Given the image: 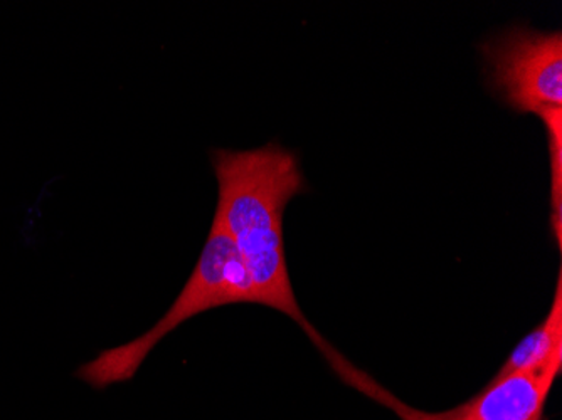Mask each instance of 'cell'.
Instances as JSON below:
<instances>
[{
    "instance_id": "6da1fadb",
    "label": "cell",
    "mask_w": 562,
    "mask_h": 420,
    "mask_svg": "<svg viewBox=\"0 0 562 420\" xmlns=\"http://www.w3.org/2000/svg\"><path fill=\"white\" fill-rule=\"evenodd\" d=\"M211 163L217 182L214 217L229 232L241 254L257 305L292 318L347 384L368 390L372 381L357 374L353 366L328 345L306 320L293 292L283 217L290 201L308 189L299 155L278 141H268L251 150L216 148L211 151Z\"/></svg>"
},
{
    "instance_id": "7a4b0ae2",
    "label": "cell",
    "mask_w": 562,
    "mask_h": 420,
    "mask_svg": "<svg viewBox=\"0 0 562 420\" xmlns=\"http://www.w3.org/2000/svg\"><path fill=\"white\" fill-rule=\"evenodd\" d=\"M257 305L251 277L223 224L214 217L206 245L176 302L140 337L98 353L76 371V377L97 390L131 382L160 341L186 321L221 306Z\"/></svg>"
},
{
    "instance_id": "3957f363",
    "label": "cell",
    "mask_w": 562,
    "mask_h": 420,
    "mask_svg": "<svg viewBox=\"0 0 562 420\" xmlns=\"http://www.w3.org/2000/svg\"><path fill=\"white\" fill-rule=\"evenodd\" d=\"M495 97L517 113L562 109L561 31L513 25L480 46Z\"/></svg>"
},
{
    "instance_id": "277c9868",
    "label": "cell",
    "mask_w": 562,
    "mask_h": 420,
    "mask_svg": "<svg viewBox=\"0 0 562 420\" xmlns=\"http://www.w3.org/2000/svg\"><path fill=\"white\" fill-rule=\"evenodd\" d=\"M561 368L559 352L539 365L488 382L479 396L458 407V420L539 419Z\"/></svg>"
},
{
    "instance_id": "5b68a950",
    "label": "cell",
    "mask_w": 562,
    "mask_h": 420,
    "mask_svg": "<svg viewBox=\"0 0 562 420\" xmlns=\"http://www.w3.org/2000/svg\"><path fill=\"white\" fill-rule=\"evenodd\" d=\"M562 352V276L559 271L558 286H555L554 302L549 309L548 317L541 325L533 328L519 345L513 350L504 365L498 368L491 382H498L514 372L526 371L530 366L539 365L551 359L555 353Z\"/></svg>"
},
{
    "instance_id": "8992f818",
    "label": "cell",
    "mask_w": 562,
    "mask_h": 420,
    "mask_svg": "<svg viewBox=\"0 0 562 420\" xmlns=\"http://www.w3.org/2000/svg\"><path fill=\"white\" fill-rule=\"evenodd\" d=\"M541 122L548 132L551 157V229L555 245L561 249L562 239V109L542 113Z\"/></svg>"
},
{
    "instance_id": "52a82bcc",
    "label": "cell",
    "mask_w": 562,
    "mask_h": 420,
    "mask_svg": "<svg viewBox=\"0 0 562 420\" xmlns=\"http://www.w3.org/2000/svg\"><path fill=\"white\" fill-rule=\"evenodd\" d=\"M428 420H458V409L441 413V416H431Z\"/></svg>"
},
{
    "instance_id": "ba28073f",
    "label": "cell",
    "mask_w": 562,
    "mask_h": 420,
    "mask_svg": "<svg viewBox=\"0 0 562 420\" xmlns=\"http://www.w3.org/2000/svg\"><path fill=\"white\" fill-rule=\"evenodd\" d=\"M533 420H542V417H539V419H533Z\"/></svg>"
}]
</instances>
